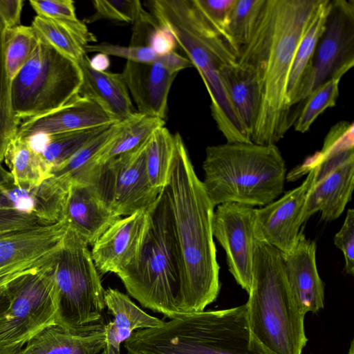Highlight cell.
I'll list each match as a JSON object with an SVG mask.
<instances>
[{
    "label": "cell",
    "mask_w": 354,
    "mask_h": 354,
    "mask_svg": "<svg viewBox=\"0 0 354 354\" xmlns=\"http://www.w3.org/2000/svg\"><path fill=\"white\" fill-rule=\"evenodd\" d=\"M321 0H266L249 41L237 63L254 71L261 105L252 142L276 145L297 120L286 89L300 39Z\"/></svg>",
    "instance_id": "cell-1"
},
{
    "label": "cell",
    "mask_w": 354,
    "mask_h": 354,
    "mask_svg": "<svg viewBox=\"0 0 354 354\" xmlns=\"http://www.w3.org/2000/svg\"><path fill=\"white\" fill-rule=\"evenodd\" d=\"M174 136V152L164 187L172 211L182 261L178 310L180 313L203 311L219 293L220 267L212 234L215 206L197 176L180 135Z\"/></svg>",
    "instance_id": "cell-2"
},
{
    "label": "cell",
    "mask_w": 354,
    "mask_h": 354,
    "mask_svg": "<svg viewBox=\"0 0 354 354\" xmlns=\"http://www.w3.org/2000/svg\"><path fill=\"white\" fill-rule=\"evenodd\" d=\"M124 346L127 354H275L251 333L246 304L180 313L160 326L135 331Z\"/></svg>",
    "instance_id": "cell-3"
},
{
    "label": "cell",
    "mask_w": 354,
    "mask_h": 354,
    "mask_svg": "<svg viewBox=\"0 0 354 354\" xmlns=\"http://www.w3.org/2000/svg\"><path fill=\"white\" fill-rule=\"evenodd\" d=\"M205 192L216 207L265 206L284 190L287 169L276 145L226 142L209 146L203 162Z\"/></svg>",
    "instance_id": "cell-4"
},
{
    "label": "cell",
    "mask_w": 354,
    "mask_h": 354,
    "mask_svg": "<svg viewBox=\"0 0 354 354\" xmlns=\"http://www.w3.org/2000/svg\"><path fill=\"white\" fill-rule=\"evenodd\" d=\"M246 303L251 333L275 354H302L308 339L302 313L290 289L283 254L258 240Z\"/></svg>",
    "instance_id": "cell-5"
},
{
    "label": "cell",
    "mask_w": 354,
    "mask_h": 354,
    "mask_svg": "<svg viewBox=\"0 0 354 354\" xmlns=\"http://www.w3.org/2000/svg\"><path fill=\"white\" fill-rule=\"evenodd\" d=\"M149 224L138 259L118 274L128 293L143 307L173 319L178 301L182 261L172 211L165 188L149 207Z\"/></svg>",
    "instance_id": "cell-6"
},
{
    "label": "cell",
    "mask_w": 354,
    "mask_h": 354,
    "mask_svg": "<svg viewBox=\"0 0 354 354\" xmlns=\"http://www.w3.org/2000/svg\"><path fill=\"white\" fill-rule=\"evenodd\" d=\"M165 26L201 75L210 97L211 113L218 130L228 142L242 138L244 129L219 75L221 68L237 62L235 50L193 6L175 10Z\"/></svg>",
    "instance_id": "cell-7"
},
{
    "label": "cell",
    "mask_w": 354,
    "mask_h": 354,
    "mask_svg": "<svg viewBox=\"0 0 354 354\" xmlns=\"http://www.w3.org/2000/svg\"><path fill=\"white\" fill-rule=\"evenodd\" d=\"M82 81L78 63L39 37L32 57L11 80L16 118L24 121L61 108L78 94Z\"/></svg>",
    "instance_id": "cell-8"
},
{
    "label": "cell",
    "mask_w": 354,
    "mask_h": 354,
    "mask_svg": "<svg viewBox=\"0 0 354 354\" xmlns=\"http://www.w3.org/2000/svg\"><path fill=\"white\" fill-rule=\"evenodd\" d=\"M54 269L57 288L56 324L76 331L100 322L105 290L88 245L68 226Z\"/></svg>",
    "instance_id": "cell-9"
},
{
    "label": "cell",
    "mask_w": 354,
    "mask_h": 354,
    "mask_svg": "<svg viewBox=\"0 0 354 354\" xmlns=\"http://www.w3.org/2000/svg\"><path fill=\"white\" fill-rule=\"evenodd\" d=\"M56 255L47 264L19 275L6 286L8 304L0 312V347L22 348L44 328L56 324Z\"/></svg>",
    "instance_id": "cell-10"
},
{
    "label": "cell",
    "mask_w": 354,
    "mask_h": 354,
    "mask_svg": "<svg viewBox=\"0 0 354 354\" xmlns=\"http://www.w3.org/2000/svg\"><path fill=\"white\" fill-rule=\"evenodd\" d=\"M148 140L131 151L92 167L75 182L89 185L119 217L148 209L162 191L152 187L147 174Z\"/></svg>",
    "instance_id": "cell-11"
},
{
    "label": "cell",
    "mask_w": 354,
    "mask_h": 354,
    "mask_svg": "<svg viewBox=\"0 0 354 354\" xmlns=\"http://www.w3.org/2000/svg\"><path fill=\"white\" fill-rule=\"evenodd\" d=\"M354 66V1L330 0L324 30L310 66L295 100L300 112L304 100L332 78H341Z\"/></svg>",
    "instance_id": "cell-12"
},
{
    "label": "cell",
    "mask_w": 354,
    "mask_h": 354,
    "mask_svg": "<svg viewBox=\"0 0 354 354\" xmlns=\"http://www.w3.org/2000/svg\"><path fill=\"white\" fill-rule=\"evenodd\" d=\"M315 167L306 205L305 222L319 212L322 219L339 218L351 201L354 187V148L325 147L289 172L292 180Z\"/></svg>",
    "instance_id": "cell-13"
},
{
    "label": "cell",
    "mask_w": 354,
    "mask_h": 354,
    "mask_svg": "<svg viewBox=\"0 0 354 354\" xmlns=\"http://www.w3.org/2000/svg\"><path fill=\"white\" fill-rule=\"evenodd\" d=\"M212 234L225 250L228 270L248 294L252 279L257 241L256 208L238 203L216 206Z\"/></svg>",
    "instance_id": "cell-14"
},
{
    "label": "cell",
    "mask_w": 354,
    "mask_h": 354,
    "mask_svg": "<svg viewBox=\"0 0 354 354\" xmlns=\"http://www.w3.org/2000/svg\"><path fill=\"white\" fill-rule=\"evenodd\" d=\"M68 225L64 219L0 235V288L19 275L52 261Z\"/></svg>",
    "instance_id": "cell-15"
},
{
    "label": "cell",
    "mask_w": 354,
    "mask_h": 354,
    "mask_svg": "<svg viewBox=\"0 0 354 354\" xmlns=\"http://www.w3.org/2000/svg\"><path fill=\"white\" fill-rule=\"evenodd\" d=\"M315 167L302 183L260 208H256V231L259 240L274 246L283 254L295 248L304 216L307 198L315 180Z\"/></svg>",
    "instance_id": "cell-16"
},
{
    "label": "cell",
    "mask_w": 354,
    "mask_h": 354,
    "mask_svg": "<svg viewBox=\"0 0 354 354\" xmlns=\"http://www.w3.org/2000/svg\"><path fill=\"white\" fill-rule=\"evenodd\" d=\"M70 182L52 176L32 188L15 185L9 171L0 165V211L38 221L42 225L62 219Z\"/></svg>",
    "instance_id": "cell-17"
},
{
    "label": "cell",
    "mask_w": 354,
    "mask_h": 354,
    "mask_svg": "<svg viewBox=\"0 0 354 354\" xmlns=\"http://www.w3.org/2000/svg\"><path fill=\"white\" fill-rule=\"evenodd\" d=\"M149 224V208L118 218L92 245L100 274H120L139 257Z\"/></svg>",
    "instance_id": "cell-18"
},
{
    "label": "cell",
    "mask_w": 354,
    "mask_h": 354,
    "mask_svg": "<svg viewBox=\"0 0 354 354\" xmlns=\"http://www.w3.org/2000/svg\"><path fill=\"white\" fill-rule=\"evenodd\" d=\"M116 121L94 101L78 94L61 108L19 124L16 138L29 139L105 126Z\"/></svg>",
    "instance_id": "cell-19"
},
{
    "label": "cell",
    "mask_w": 354,
    "mask_h": 354,
    "mask_svg": "<svg viewBox=\"0 0 354 354\" xmlns=\"http://www.w3.org/2000/svg\"><path fill=\"white\" fill-rule=\"evenodd\" d=\"M283 259L290 289L302 313L323 309L324 284L317 270L315 241L307 239L301 230L294 249L283 254Z\"/></svg>",
    "instance_id": "cell-20"
},
{
    "label": "cell",
    "mask_w": 354,
    "mask_h": 354,
    "mask_svg": "<svg viewBox=\"0 0 354 354\" xmlns=\"http://www.w3.org/2000/svg\"><path fill=\"white\" fill-rule=\"evenodd\" d=\"M122 75L138 112L165 120L169 93L177 75L170 74L158 61H127Z\"/></svg>",
    "instance_id": "cell-21"
},
{
    "label": "cell",
    "mask_w": 354,
    "mask_h": 354,
    "mask_svg": "<svg viewBox=\"0 0 354 354\" xmlns=\"http://www.w3.org/2000/svg\"><path fill=\"white\" fill-rule=\"evenodd\" d=\"M119 218L89 185L70 182L62 219L88 245H93Z\"/></svg>",
    "instance_id": "cell-22"
},
{
    "label": "cell",
    "mask_w": 354,
    "mask_h": 354,
    "mask_svg": "<svg viewBox=\"0 0 354 354\" xmlns=\"http://www.w3.org/2000/svg\"><path fill=\"white\" fill-rule=\"evenodd\" d=\"M107 344L102 322L73 331L50 325L30 339L18 354H97Z\"/></svg>",
    "instance_id": "cell-23"
},
{
    "label": "cell",
    "mask_w": 354,
    "mask_h": 354,
    "mask_svg": "<svg viewBox=\"0 0 354 354\" xmlns=\"http://www.w3.org/2000/svg\"><path fill=\"white\" fill-rule=\"evenodd\" d=\"M77 63L82 75L79 95L96 102L116 122L126 120L135 112L122 73L93 69L87 54Z\"/></svg>",
    "instance_id": "cell-24"
},
{
    "label": "cell",
    "mask_w": 354,
    "mask_h": 354,
    "mask_svg": "<svg viewBox=\"0 0 354 354\" xmlns=\"http://www.w3.org/2000/svg\"><path fill=\"white\" fill-rule=\"evenodd\" d=\"M219 75L227 97L250 140L261 105L256 75L236 62L221 68Z\"/></svg>",
    "instance_id": "cell-25"
},
{
    "label": "cell",
    "mask_w": 354,
    "mask_h": 354,
    "mask_svg": "<svg viewBox=\"0 0 354 354\" xmlns=\"http://www.w3.org/2000/svg\"><path fill=\"white\" fill-rule=\"evenodd\" d=\"M104 298L105 306L113 316V319L105 325L107 343L115 346L120 347L138 328L158 327L165 323L146 313L117 289L105 290Z\"/></svg>",
    "instance_id": "cell-26"
},
{
    "label": "cell",
    "mask_w": 354,
    "mask_h": 354,
    "mask_svg": "<svg viewBox=\"0 0 354 354\" xmlns=\"http://www.w3.org/2000/svg\"><path fill=\"white\" fill-rule=\"evenodd\" d=\"M38 35L75 62L86 53L84 48L97 41L84 21L51 19L37 15L31 24Z\"/></svg>",
    "instance_id": "cell-27"
},
{
    "label": "cell",
    "mask_w": 354,
    "mask_h": 354,
    "mask_svg": "<svg viewBox=\"0 0 354 354\" xmlns=\"http://www.w3.org/2000/svg\"><path fill=\"white\" fill-rule=\"evenodd\" d=\"M330 0H321L298 44L291 65L287 89L286 102L297 119L295 100L310 66L318 41L324 30Z\"/></svg>",
    "instance_id": "cell-28"
},
{
    "label": "cell",
    "mask_w": 354,
    "mask_h": 354,
    "mask_svg": "<svg viewBox=\"0 0 354 354\" xmlns=\"http://www.w3.org/2000/svg\"><path fill=\"white\" fill-rule=\"evenodd\" d=\"M4 161L13 183L20 187L39 186L53 176L52 168L26 139L14 138Z\"/></svg>",
    "instance_id": "cell-29"
},
{
    "label": "cell",
    "mask_w": 354,
    "mask_h": 354,
    "mask_svg": "<svg viewBox=\"0 0 354 354\" xmlns=\"http://www.w3.org/2000/svg\"><path fill=\"white\" fill-rule=\"evenodd\" d=\"M109 124L50 136H37L26 140L53 169L70 159Z\"/></svg>",
    "instance_id": "cell-30"
},
{
    "label": "cell",
    "mask_w": 354,
    "mask_h": 354,
    "mask_svg": "<svg viewBox=\"0 0 354 354\" xmlns=\"http://www.w3.org/2000/svg\"><path fill=\"white\" fill-rule=\"evenodd\" d=\"M165 120L135 111L124 120V126L117 137L95 159L92 167L120 155L131 151L144 144L158 129L165 127Z\"/></svg>",
    "instance_id": "cell-31"
},
{
    "label": "cell",
    "mask_w": 354,
    "mask_h": 354,
    "mask_svg": "<svg viewBox=\"0 0 354 354\" xmlns=\"http://www.w3.org/2000/svg\"><path fill=\"white\" fill-rule=\"evenodd\" d=\"M124 126V120L109 124L70 159L54 167L52 175L70 182L79 180L92 166L100 153L117 137Z\"/></svg>",
    "instance_id": "cell-32"
},
{
    "label": "cell",
    "mask_w": 354,
    "mask_h": 354,
    "mask_svg": "<svg viewBox=\"0 0 354 354\" xmlns=\"http://www.w3.org/2000/svg\"><path fill=\"white\" fill-rule=\"evenodd\" d=\"M174 136L165 127L156 130L148 140L145 165L153 187L162 189L168 182L174 152Z\"/></svg>",
    "instance_id": "cell-33"
},
{
    "label": "cell",
    "mask_w": 354,
    "mask_h": 354,
    "mask_svg": "<svg viewBox=\"0 0 354 354\" xmlns=\"http://www.w3.org/2000/svg\"><path fill=\"white\" fill-rule=\"evenodd\" d=\"M93 15L84 23H93L101 19L131 23L134 30L146 27H158L152 15L145 10L138 0H95L92 1Z\"/></svg>",
    "instance_id": "cell-34"
},
{
    "label": "cell",
    "mask_w": 354,
    "mask_h": 354,
    "mask_svg": "<svg viewBox=\"0 0 354 354\" xmlns=\"http://www.w3.org/2000/svg\"><path fill=\"white\" fill-rule=\"evenodd\" d=\"M6 25L0 15V165L14 140L20 122L16 118L11 105L10 83L5 57Z\"/></svg>",
    "instance_id": "cell-35"
},
{
    "label": "cell",
    "mask_w": 354,
    "mask_h": 354,
    "mask_svg": "<svg viewBox=\"0 0 354 354\" xmlns=\"http://www.w3.org/2000/svg\"><path fill=\"white\" fill-rule=\"evenodd\" d=\"M266 0H235L226 30L227 39L237 55L251 38Z\"/></svg>",
    "instance_id": "cell-36"
},
{
    "label": "cell",
    "mask_w": 354,
    "mask_h": 354,
    "mask_svg": "<svg viewBox=\"0 0 354 354\" xmlns=\"http://www.w3.org/2000/svg\"><path fill=\"white\" fill-rule=\"evenodd\" d=\"M39 37L30 26L6 28L5 57L8 76L12 80L32 57Z\"/></svg>",
    "instance_id": "cell-37"
},
{
    "label": "cell",
    "mask_w": 354,
    "mask_h": 354,
    "mask_svg": "<svg viewBox=\"0 0 354 354\" xmlns=\"http://www.w3.org/2000/svg\"><path fill=\"white\" fill-rule=\"evenodd\" d=\"M340 79L332 78L311 93L304 100L294 124L296 131L306 133L326 109L335 106L339 96Z\"/></svg>",
    "instance_id": "cell-38"
},
{
    "label": "cell",
    "mask_w": 354,
    "mask_h": 354,
    "mask_svg": "<svg viewBox=\"0 0 354 354\" xmlns=\"http://www.w3.org/2000/svg\"><path fill=\"white\" fill-rule=\"evenodd\" d=\"M88 53H99L125 59L127 61L140 63H153L157 61L158 55L147 46L130 45L123 46L108 42L91 44L85 46Z\"/></svg>",
    "instance_id": "cell-39"
},
{
    "label": "cell",
    "mask_w": 354,
    "mask_h": 354,
    "mask_svg": "<svg viewBox=\"0 0 354 354\" xmlns=\"http://www.w3.org/2000/svg\"><path fill=\"white\" fill-rule=\"evenodd\" d=\"M234 1L235 0H194L203 18L227 41L226 30Z\"/></svg>",
    "instance_id": "cell-40"
},
{
    "label": "cell",
    "mask_w": 354,
    "mask_h": 354,
    "mask_svg": "<svg viewBox=\"0 0 354 354\" xmlns=\"http://www.w3.org/2000/svg\"><path fill=\"white\" fill-rule=\"evenodd\" d=\"M336 248L343 253L344 270L348 274H354V209L347 210L344 221L333 238Z\"/></svg>",
    "instance_id": "cell-41"
},
{
    "label": "cell",
    "mask_w": 354,
    "mask_h": 354,
    "mask_svg": "<svg viewBox=\"0 0 354 354\" xmlns=\"http://www.w3.org/2000/svg\"><path fill=\"white\" fill-rule=\"evenodd\" d=\"M30 6L37 15L62 20H77L71 0H32Z\"/></svg>",
    "instance_id": "cell-42"
},
{
    "label": "cell",
    "mask_w": 354,
    "mask_h": 354,
    "mask_svg": "<svg viewBox=\"0 0 354 354\" xmlns=\"http://www.w3.org/2000/svg\"><path fill=\"white\" fill-rule=\"evenodd\" d=\"M147 46L158 55H162L174 51L177 43L169 30L158 26L150 33Z\"/></svg>",
    "instance_id": "cell-43"
},
{
    "label": "cell",
    "mask_w": 354,
    "mask_h": 354,
    "mask_svg": "<svg viewBox=\"0 0 354 354\" xmlns=\"http://www.w3.org/2000/svg\"><path fill=\"white\" fill-rule=\"evenodd\" d=\"M23 7L21 0H0V15L7 28L20 25V17Z\"/></svg>",
    "instance_id": "cell-44"
},
{
    "label": "cell",
    "mask_w": 354,
    "mask_h": 354,
    "mask_svg": "<svg viewBox=\"0 0 354 354\" xmlns=\"http://www.w3.org/2000/svg\"><path fill=\"white\" fill-rule=\"evenodd\" d=\"M160 62L166 70L172 75H177L180 71L194 67L191 61L187 57L180 55L175 50L169 53L158 55L157 59Z\"/></svg>",
    "instance_id": "cell-45"
},
{
    "label": "cell",
    "mask_w": 354,
    "mask_h": 354,
    "mask_svg": "<svg viewBox=\"0 0 354 354\" xmlns=\"http://www.w3.org/2000/svg\"><path fill=\"white\" fill-rule=\"evenodd\" d=\"M110 62L109 56L103 53H97L90 59V65L91 67L99 71H105L109 66Z\"/></svg>",
    "instance_id": "cell-46"
},
{
    "label": "cell",
    "mask_w": 354,
    "mask_h": 354,
    "mask_svg": "<svg viewBox=\"0 0 354 354\" xmlns=\"http://www.w3.org/2000/svg\"><path fill=\"white\" fill-rule=\"evenodd\" d=\"M100 354H120V349L118 346L107 343Z\"/></svg>",
    "instance_id": "cell-47"
},
{
    "label": "cell",
    "mask_w": 354,
    "mask_h": 354,
    "mask_svg": "<svg viewBox=\"0 0 354 354\" xmlns=\"http://www.w3.org/2000/svg\"><path fill=\"white\" fill-rule=\"evenodd\" d=\"M8 304L5 288H0V312L5 309Z\"/></svg>",
    "instance_id": "cell-48"
},
{
    "label": "cell",
    "mask_w": 354,
    "mask_h": 354,
    "mask_svg": "<svg viewBox=\"0 0 354 354\" xmlns=\"http://www.w3.org/2000/svg\"><path fill=\"white\" fill-rule=\"evenodd\" d=\"M21 348L19 347H0V354H18Z\"/></svg>",
    "instance_id": "cell-49"
},
{
    "label": "cell",
    "mask_w": 354,
    "mask_h": 354,
    "mask_svg": "<svg viewBox=\"0 0 354 354\" xmlns=\"http://www.w3.org/2000/svg\"><path fill=\"white\" fill-rule=\"evenodd\" d=\"M353 340L351 341L348 354H354Z\"/></svg>",
    "instance_id": "cell-50"
}]
</instances>
